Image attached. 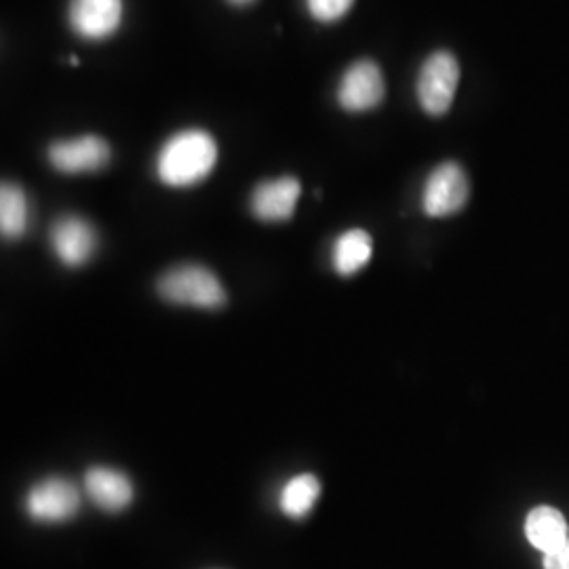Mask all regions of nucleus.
<instances>
[{
	"label": "nucleus",
	"instance_id": "13",
	"mask_svg": "<svg viewBox=\"0 0 569 569\" xmlns=\"http://www.w3.org/2000/svg\"><path fill=\"white\" fill-rule=\"evenodd\" d=\"M371 253H373V241H371L369 232L361 228H355V230H348L345 234H340L338 241L333 243L331 264L338 274L350 277L369 264Z\"/></svg>",
	"mask_w": 569,
	"mask_h": 569
},
{
	"label": "nucleus",
	"instance_id": "5",
	"mask_svg": "<svg viewBox=\"0 0 569 569\" xmlns=\"http://www.w3.org/2000/svg\"><path fill=\"white\" fill-rule=\"evenodd\" d=\"M470 194L467 173L458 163L439 164L425 183L422 209L430 218H448L465 209Z\"/></svg>",
	"mask_w": 569,
	"mask_h": 569
},
{
	"label": "nucleus",
	"instance_id": "3",
	"mask_svg": "<svg viewBox=\"0 0 569 569\" xmlns=\"http://www.w3.org/2000/svg\"><path fill=\"white\" fill-rule=\"evenodd\" d=\"M460 84V63L449 51H435L428 58L416 82L422 110L430 117H443L451 108Z\"/></svg>",
	"mask_w": 569,
	"mask_h": 569
},
{
	"label": "nucleus",
	"instance_id": "9",
	"mask_svg": "<svg viewBox=\"0 0 569 569\" xmlns=\"http://www.w3.org/2000/svg\"><path fill=\"white\" fill-rule=\"evenodd\" d=\"M122 0H70L68 21L84 41L110 39L122 23Z\"/></svg>",
	"mask_w": 569,
	"mask_h": 569
},
{
	"label": "nucleus",
	"instance_id": "1",
	"mask_svg": "<svg viewBox=\"0 0 569 569\" xmlns=\"http://www.w3.org/2000/svg\"><path fill=\"white\" fill-rule=\"evenodd\" d=\"M218 163V143L203 129L173 133L157 154V176L164 186L188 188L203 182Z\"/></svg>",
	"mask_w": 569,
	"mask_h": 569
},
{
	"label": "nucleus",
	"instance_id": "6",
	"mask_svg": "<svg viewBox=\"0 0 569 569\" xmlns=\"http://www.w3.org/2000/svg\"><path fill=\"white\" fill-rule=\"evenodd\" d=\"M49 243L61 264L81 268L96 256L100 237L96 226L81 216H61L51 226Z\"/></svg>",
	"mask_w": 569,
	"mask_h": 569
},
{
	"label": "nucleus",
	"instance_id": "10",
	"mask_svg": "<svg viewBox=\"0 0 569 569\" xmlns=\"http://www.w3.org/2000/svg\"><path fill=\"white\" fill-rule=\"evenodd\" d=\"M300 192L302 186L291 176L266 180L253 188L249 209L262 222H287L298 207Z\"/></svg>",
	"mask_w": 569,
	"mask_h": 569
},
{
	"label": "nucleus",
	"instance_id": "18",
	"mask_svg": "<svg viewBox=\"0 0 569 569\" xmlns=\"http://www.w3.org/2000/svg\"><path fill=\"white\" fill-rule=\"evenodd\" d=\"M230 4H234V7H247V4H253L256 0H228Z\"/></svg>",
	"mask_w": 569,
	"mask_h": 569
},
{
	"label": "nucleus",
	"instance_id": "8",
	"mask_svg": "<svg viewBox=\"0 0 569 569\" xmlns=\"http://www.w3.org/2000/svg\"><path fill=\"white\" fill-rule=\"evenodd\" d=\"M47 159L60 173H96L110 163L112 150L110 143L100 136H81L74 140L51 143L47 150Z\"/></svg>",
	"mask_w": 569,
	"mask_h": 569
},
{
	"label": "nucleus",
	"instance_id": "15",
	"mask_svg": "<svg viewBox=\"0 0 569 569\" xmlns=\"http://www.w3.org/2000/svg\"><path fill=\"white\" fill-rule=\"evenodd\" d=\"M319 496L321 483L315 475H296L284 483L279 493V509L291 519H305L306 515L315 509Z\"/></svg>",
	"mask_w": 569,
	"mask_h": 569
},
{
	"label": "nucleus",
	"instance_id": "16",
	"mask_svg": "<svg viewBox=\"0 0 569 569\" xmlns=\"http://www.w3.org/2000/svg\"><path fill=\"white\" fill-rule=\"evenodd\" d=\"M355 0H306L308 13L317 21L331 23L342 20L346 13L352 9Z\"/></svg>",
	"mask_w": 569,
	"mask_h": 569
},
{
	"label": "nucleus",
	"instance_id": "17",
	"mask_svg": "<svg viewBox=\"0 0 569 569\" xmlns=\"http://www.w3.org/2000/svg\"><path fill=\"white\" fill-rule=\"evenodd\" d=\"M542 566L545 569H569V538L561 547L545 555Z\"/></svg>",
	"mask_w": 569,
	"mask_h": 569
},
{
	"label": "nucleus",
	"instance_id": "7",
	"mask_svg": "<svg viewBox=\"0 0 569 569\" xmlns=\"http://www.w3.org/2000/svg\"><path fill=\"white\" fill-rule=\"evenodd\" d=\"M387 93L385 74L376 61L359 60L348 66L340 84L338 102L348 112H367L378 108Z\"/></svg>",
	"mask_w": 569,
	"mask_h": 569
},
{
	"label": "nucleus",
	"instance_id": "4",
	"mask_svg": "<svg viewBox=\"0 0 569 569\" xmlns=\"http://www.w3.org/2000/svg\"><path fill=\"white\" fill-rule=\"evenodd\" d=\"M81 509V491L66 477L42 479L26 496V512L41 523H63Z\"/></svg>",
	"mask_w": 569,
	"mask_h": 569
},
{
	"label": "nucleus",
	"instance_id": "12",
	"mask_svg": "<svg viewBox=\"0 0 569 569\" xmlns=\"http://www.w3.org/2000/svg\"><path fill=\"white\" fill-rule=\"evenodd\" d=\"M526 536L533 549L542 550L547 555L568 540V521L552 507H538L526 519Z\"/></svg>",
	"mask_w": 569,
	"mask_h": 569
},
{
	"label": "nucleus",
	"instance_id": "2",
	"mask_svg": "<svg viewBox=\"0 0 569 569\" xmlns=\"http://www.w3.org/2000/svg\"><path fill=\"white\" fill-rule=\"evenodd\" d=\"M164 302L192 308H222L228 300L224 284L201 264H180L169 268L157 283Z\"/></svg>",
	"mask_w": 569,
	"mask_h": 569
},
{
	"label": "nucleus",
	"instance_id": "14",
	"mask_svg": "<svg viewBox=\"0 0 569 569\" xmlns=\"http://www.w3.org/2000/svg\"><path fill=\"white\" fill-rule=\"evenodd\" d=\"M30 226V203L23 188L13 182L0 188V230L4 239H21Z\"/></svg>",
	"mask_w": 569,
	"mask_h": 569
},
{
	"label": "nucleus",
	"instance_id": "11",
	"mask_svg": "<svg viewBox=\"0 0 569 569\" xmlns=\"http://www.w3.org/2000/svg\"><path fill=\"white\" fill-rule=\"evenodd\" d=\"M84 491L91 502L106 512H121L133 502V483L117 468H89L84 475Z\"/></svg>",
	"mask_w": 569,
	"mask_h": 569
}]
</instances>
